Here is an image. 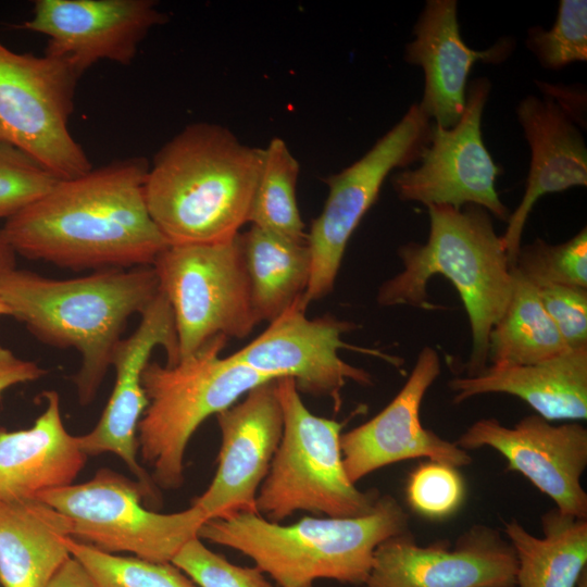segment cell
<instances>
[{
	"instance_id": "24",
	"label": "cell",
	"mask_w": 587,
	"mask_h": 587,
	"mask_svg": "<svg viewBox=\"0 0 587 587\" xmlns=\"http://www.w3.org/2000/svg\"><path fill=\"white\" fill-rule=\"evenodd\" d=\"M66 516L41 499L0 503V583L3 587H47L72 557Z\"/></svg>"
},
{
	"instance_id": "23",
	"label": "cell",
	"mask_w": 587,
	"mask_h": 587,
	"mask_svg": "<svg viewBox=\"0 0 587 587\" xmlns=\"http://www.w3.org/2000/svg\"><path fill=\"white\" fill-rule=\"evenodd\" d=\"M43 396L46 409L32 427H0V503L73 484L86 463L77 436L63 424L59 394Z\"/></svg>"
},
{
	"instance_id": "1",
	"label": "cell",
	"mask_w": 587,
	"mask_h": 587,
	"mask_svg": "<svg viewBox=\"0 0 587 587\" xmlns=\"http://www.w3.org/2000/svg\"><path fill=\"white\" fill-rule=\"evenodd\" d=\"M148 168L133 157L60 179L1 232L15 254L63 268L152 265L168 245L146 204Z\"/></svg>"
},
{
	"instance_id": "42",
	"label": "cell",
	"mask_w": 587,
	"mask_h": 587,
	"mask_svg": "<svg viewBox=\"0 0 587 587\" xmlns=\"http://www.w3.org/2000/svg\"><path fill=\"white\" fill-rule=\"evenodd\" d=\"M0 141H3L2 137H1V134H0Z\"/></svg>"
},
{
	"instance_id": "27",
	"label": "cell",
	"mask_w": 587,
	"mask_h": 587,
	"mask_svg": "<svg viewBox=\"0 0 587 587\" xmlns=\"http://www.w3.org/2000/svg\"><path fill=\"white\" fill-rule=\"evenodd\" d=\"M510 302L488 341L491 365L532 364L567 349L535 287L514 268Z\"/></svg>"
},
{
	"instance_id": "5",
	"label": "cell",
	"mask_w": 587,
	"mask_h": 587,
	"mask_svg": "<svg viewBox=\"0 0 587 587\" xmlns=\"http://www.w3.org/2000/svg\"><path fill=\"white\" fill-rule=\"evenodd\" d=\"M408 532L409 514L383 495L362 516H309L282 525L259 513H239L205 521L198 537L246 554L280 587H301L319 578L363 585L377 546Z\"/></svg>"
},
{
	"instance_id": "7",
	"label": "cell",
	"mask_w": 587,
	"mask_h": 587,
	"mask_svg": "<svg viewBox=\"0 0 587 587\" xmlns=\"http://www.w3.org/2000/svg\"><path fill=\"white\" fill-rule=\"evenodd\" d=\"M283 434L255 498L258 513L280 523L297 511L357 517L373 511L376 489L359 490L347 476L340 448L344 424L311 413L295 380L277 378Z\"/></svg>"
},
{
	"instance_id": "32",
	"label": "cell",
	"mask_w": 587,
	"mask_h": 587,
	"mask_svg": "<svg viewBox=\"0 0 587 587\" xmlns=\"http://www.w3.org/2000/svg\"><path fill=\"white\" fill-rule=\"evenodd\" d=\"M60 179L15 146L0 141V218H10Z\"/></svg>"
},
{
	"instance_id": "12",
	"label": "cell",
	"mask_w": 587,
	"mask_h": 587,
	"mask_svg": "<svg viewBox=\"0 0 587 587\" xmlns=\"http://www.w3.org/2000/svg\"><path fill=\"white\" fill-rule=\"evenodd\" d=\"M490 88L485 77L472 80L458 124L451 128L432 124L428 141L419 158L420 165L392 176L400 200L454 209L473 204L500 221H508L509 209L496 190L501 168L482 137V116Z\"/></svg>"
},
{
	"instance_id": "4",
	"label": "cell",
	"mask_w": 587,
	"mask_h": 587,
	"mask_svg": "<svg viewBox=\"0 0 587 587\" xmlns=\"http://www.w3.org/2000/svg\"><path fill=\"white\" fill-rule=\"evenodd\" d=\"M427 210V241H411L398 249L403 270L380 285L376 299L383 307L437 310L428 298V282L437 275L450 280L471 328L466 376H476L487 367L489 334L510 302L512 268L501 236L484 208L428 205Z\"/></svg>"
},
{
	"instance_id": "16",
	"label": "cell",
	"mask_w": 587,
	"mask_h": 587,
	"mask_svg": "<svg viewBox=\"0 0 587 587\" xmlns=\"http://www.w3.org/2000/svg\"><path fill=\"white\" fill-rule=\"evenodd\" d=\"M155 347L164 349L165 365L178 363L174 315L161 289L140 314L137 328L114 349L111 366L115 382L101 417L89 433L77 436L78 446L87 457L107 452L117 455L151 499L155 497L154 482L137 459V428L148 405L141 376Z\"/></svg>"
},
{
	"instance_id": "41",
	"label": "cell",
	"mask_w": 587,
	"mask_h": 587,
	"mask_svg": "<svg viewBox=\"0 0 587 587\" xmlns=\"http://www.w3.org/2000/svg\"><path fill=\"white\" fill-rule=\"evenodd\" d=\"M301 587H313V584H311V585H305V586H301Z\"/></svg>"
},
{
	"instance_id": "35",
	"label": "cell",
	"mask_w": 587,
	"mask_h": 587,
	"mask_svg": "<svg viewBox=\"0 0 587 587\" xmlns=\"http://www.w3.org/2000/svg\"><path fill=\"white\" fill-rule=\"evenodd\" d=\"M535 289L565 346L587 347V289L562 285Z\"/></svg>"
},
{
	"instance_id": "6",
	"label": "cell",
	"mask_w": 587,
	"mask_h": 587,
	"mask_svg": "<svg viewBox=\"0 0 587 587\" xmlns=\"http://www.w3.org/2000/svg\"><path fill=\"white\" fill-rule=\"evenodd\" d=\"M226 340L216 337L173 366L149 362L142 372L148 405L138 423V450L164 489L183 485L185 451L199 425L273 380L229 355L221 358Z\"/></svg>"
},
{
	"instance_id": "13",
	"label": "cell",
	"mask_w": 587,
	"mask_h": 587,
	"mask_svg": "<svg viewBox=\"0 0 587 587\" xmlns=\"http://www.w3.org/2000/svg\"><path fill=\"white\" fill-rule=\"evenodd\" d=\"M357 328L349 321L325 314L308 319L301 300L295 302L247 346L230 359L272 379L289 377L299 392L329 397L336 410L348 382L370 386L371 374L339 357L340 349L358 350L384 359L399 367L403 361L382 351L351 346L342 335Z\"/></svg>"
},
{
	"instance_id": "33",
	"label": "cell",
	"mask_w": 587,
	"mask_h": 587,
	"mask_svg": "<svg viewBox=\"0 0 587 587\" xmlns=\"http://www.w3.org/2000/svg\"><path fill=\"white\" fill-rule=\"evenodd\" d=\"M465 487L459 469L438 461L421 463L410 474L407 499L419 514L441 520L461 507Z\"/></svg>"
},
{
	"instance_id": "28",
	"label": "cell",
	"mask_w": 587,
	"mask_h": 587,
	"mask_svg": "<svg viewBox=\"0 0 587 587\" xmlns=\"http://www.w3.org/2000/svg\"><path fill=\"white\" fill-rule=\"evenodd\" d=\"M299 170V163L286 142L273 138L263 149L248 223L285 239L307 242L296 198Z\"/></svg>"
},
{
	"instance_id": "19",
	"label": "cell",
	"mask_w": 587,
	"mask_h": 587,
	"mask_svg": "<svg viewBox=\"0 0 587 587\" xmlns=\"http://www.w3.org/2000/svg\"><path fill=\"white\" fill-rule=\"evenodd\" d=\"M440 370L437 351L424 346L395 398L370 421L341 434L342 462L353 484L380 467L410 459L426 458L458 469L472 462L455 441L441 438L421 423L423 398Z\"/></svg>"
},
{
	"instance_id": "30",
	"label": "cell",
	"mask_w": 587,
	"mask_h": 587,
	"mask_svg": "<svg viewBox=\"0 0 587 587\" xmlns=\"http://www.w3.org/2000/svg\"><path fill=\"white\" fill-rule=\"evenodd\" d=\"M534 287L562 285L587 289V229L559 245L541 238L523 246L513 267Z\"/></svg>"
},
{
	"instance_id": "26",
	"label": "cell",
	"mask_w": 587,
	"mask_h": 587,
	"mask_svg": "<svg viewBox=\"0 0 587 587\" xmlns=\"http://www.w3.org/2000/svg\"><path fill=\"white\" fill-rule=\"evenodd\" d=\"M240 243L255 319L271 323L302 299L311 274L309 248L255 226L240 234Z\"/></svg>"
},
{
	"instance_id": "20",
	"label": "cell",
	"mask_w": 587,
	"mask_h": 587,
	"mask_svg": "<svg viewBox=\"0 0 587 587\" xmlns=\"http://www.w3.org/2000/svg\"><path fill=\"white\" fill-rule=\"evenodd\" d=\"M412 33L404 60L424 73L419 105L442 128L455 126L464 112L473 65L478 61L502 63L514 50L512 38H500L485 50L470 48L461 36L455 0H427Z\"/></svg>"
},
{
	"instance_id": "10",
	"label": "cell",
	"mask_w": 587,
	"mask_h": 587,
	"mask_svg": "<svg viewBox=\"0 0 587 587\" xmlns=\"http://www.w3.org/2000/svg\"><path fill=\"white\" fill-rule=\"evenodd\" d=\"M82 75L65 60L18 53L0 40V134L59 179L92 165L68 129Z\"/></svg>"
},
{
	"instance_id": "39",
	"label": "cell",
	"mask_w": 587,
	"mask_h": 587,
	"mask_svg": "<svg viewBox=\"0 0 587 587\" xmlns=\"http://www.w3.org/2000/svg\"><path fill=\"white\" fill-rule=\"evenodd\" d=\"M576 587H587V570H585L580 575Z\"/></svg>"
},
{
	"instance_id": "9",
	"label": "cell",
	"mask_w": 587,
	"mask_h": 587,
	"mask_svg": "<svg viewBox=\"0 0 587 587\" xmlns=\"http://www.w3.org/2000/svg\"><path fill=\"white\" fill-rule=\"evenodd\" d=\"M143 487L110 469H100L85 483L41 492L37 498L61 512L71 523L72 538L108 553L128 552L157 562H172L182 547L198 536L208 521L191 504L159 513L145 508Z\"/></svg>"
},
{
	"instance_id": "29",
	"label": "cell",
	"mask_w": 587,
	"mask_h": 587,
	"mask_svg": "<svg viewBox=\"0 0 587 587\" xmlns=\"http://www.w3.org/2000/svg\"><path fill=\"white\" fill-rule=\"evenodd\" d=\"M65 546L98 587H196L171 562L157 563L137 557L115 555L71 537L65 539Z\"/></svg>"
},
{
	"instance_id": "36",
	"label": "cell",
	"mask_w": 587,
	"mask_h": 587,
	"mask_svg": "<svg viewBox=\"0 0 587 587\" xmlns=\"http://www.w3.org/2000/svg\"><path fill=\"white\" fill-rule=\"evenodd\" d=\"M47 374L36 362L15 355L0 344V396L12 386L35 382Z\"/></svg>"
},
{
	"instance_id": "31",
	"label": "cell",
	"mask_w": 587,
	"mask_h": 587,
	"mask_svg": "<svg viewBox=\"0 0 587 587\" xmlns=\"http://www.w3.org/2000/svg\"><path fill=\"white\" fill-rule=\"evenodd\" d=\"M526 46L542 67L561 70L587 60V1L561 0L550 29L527 30Z\"/></svg>"
},
{
	"instance_id": "38",
	"label": "cell",
	"mask_w": 587,
	"mask_h": 587,
	"mask_svg": "<svg viewBox=\"0 0 587 587\" xmlns=\"http://www.w3.org/2000/svg\"><path fill=\"white\" fill-rule=\"evenodd\" d=\"M16 254L0 229V274L16 268Z\"/></svg>"
},
{
	"instance_id": "34",
	"label": "cell",
	"mask_w": 587,
	"mask_h": 587,
	"mask_svg": "<svg viewBox=\"0 0 587 587\" xmlns=\"http://www.w3.org/2000/svg\"><path fill=\"white\" fill-rule=\"evenodd\" d=\"M171 563L199 587H274L257 566L230 563L207 548L198 536L187 541Z\"/></svg>"
},
{
	"instance_id": "8",
	"label": "cell",
	"mask_w": 587,
	"mask_h": 587,
	"mask_svg": "<svg viewBox=\"0 0 587 587\" xmlns=\"http://www.w3.org/2000/svg\"><path fill=\"white\" fill-rule=\"evenodd\" d=\"M152 266L173 311L178 362L216 337L245 338L259 324L240 234L224 242L168 245Z\"/></svg>"
},
{
	"instance_id": "11",
	"label": "cell",
	"mask_w": 587,
	"mask_h": 587,
	"mask_svg": "<svg viewBox=\"0 0 587 587\" xmlns=\"http://www.w3.org/2000/svg\"><path fill=\"white\" fill-rule=\"evenodd\" d=\"M430 127V120L414 103L362 158L325 179V204L307 234L311 274L301 299L304 310L333 291L351 235L376 202L389 173L419 160Z\"/></svg>"
},
{
	"instance_id": "15",
	"label": "cell",
	"mask_w": 587,
	"mask_h": 587,
	"mask_svg": "<svg viewBox=\"0 0 587 587\" xmlns=\"http://www.w3.org/2000/svg\"><path fill=\"white\" fill-rule=\"evenodd\" d=\"M469 451L489 447L550 497L565 514L587 519V494L582 476L587 465V429L578 422L559 425L538 414L520 420L513 427L497 419H480L455 441Z\"/></svg>"
},
{
	"instance_id": "37",
	"label": "cell",
	"mask_w": 587,
	"mask_h": 587,
	"mask_svg": "<svg viewBox=\"0 0 587 587\" xmlns=\"http://www.w3.org/2000/svg\"><path fill=\"white\" fill-rule=\"evenodd\" d=\"M47 587H98L84 566L71 557Z\"/></svg>"
},
{
	"instance_id": "22",
	"label": "cell",
	"mask_w": 587,
	"mask_h": 587,
	"mask_svg": "<svg viewBox=\"0 0 587 587\" xmlns=\"http://www.w3.org/2000/svg\"><path fill=\"white\" fill-rule=\"evenodd\" d=\"M449 387L455 404L485 394H508L550 422L583 421L587 419V347L567 348L532 364H490L476 376L452 378Z\"/></svg>"
},
{
	"instance_id": "25",
	"label": "cell",
	"mask_w": 587,
	"mask_h": 587,
	"mask_svg": "<svg viewBox=\"0 0 587 587\" xmlns=\"http://www.w3.org/2000/svg\"><path fill=\"white\" fill-rule=\"evenodd\" d=\"M542 537L515 519L504 523V534L514 549L516 587H576L587 563V519L560 512L541 516Z\"/></svg>"
},
{
	"instance_id": "17",
	"label": "cell",
	"mask_w": 587,
	"mask_h": 587,
	"mask_svg": "<svg viewBox=\"0 0 587 587\" xmlns=\"http://www.w3.org/2000/svg\"><path fill=\"white\" fill-rule=\"evenodd\" d=\"M166 20L153 0H36L22 28L47 36L45 53L83 75L101 60L129 65L148 33Z\"/></svg>"
},
{
	"instance_id": "40",
	"label": "cell",
	"mask_w": 587,
	"mask_h": 587,
	"mask_svg": "<svg viewBox=\"0 0 587 587\" xmlns=\"http://www.w3.org/2000/svg\"><path fill=\"white\" fill-rule=\"evenodd\" d=\"M1 315H9L10 316V312H9L7 305L4 304V302H3V300H2V298L0 296V316Z\"/></svg>"
},
{
	"instance_id": "3",
	"label": "cell",
	"mask_w": 587,
	"mask_h": 587,
	"mask_svg": "<svg viewBox=\"0 0 587 587\" xmlns=\"http://www.w3.org/2000/svg\"><path fill=\"white\" fill-rule=\"evenodd\" d=\"M159 291L152 265L67 279L16 268L0 274V296L10 316L41 342L79 353L74 384L82 405L95 399L129 317L140 315Z\"/></svg>"
},
{
	"instance_id": "18",
	"label": "cell",
	"mask_w": 587,
	"mask_h": 587,
	"mask_svg": "<svg viewBox=\"0 0 587 587\" xmlns=\"http://www.w3.org/2000/svg\"><path fill=\"white\" fill-rule=\"evenodd\" d=\"M216 419L222 439L217 471L192 504L208 520L258 513L257 494L283 434L277 379L255 386Z\"/></svg>"
},
{
	"instance_id": "21",
	"label": "cell",
	"mask_w": 587,
	"mask_h": 587,
	"mask_svg": "<svg viewBox=\"0 0 587 587\" xmlns=\"http://www.w3.org/2000/svg\"><path fill=\"white\" fill-rule=\"evenodd\" d=\"M516 116L530 149V164L524 196L501 236L511 268L537 200L587 186V147L577 122L564 107L548 93L542 99L529 95L520 101Z\"/></svg>"
},
{
	"instance_id": "2",
	"label": "cell",
	"mask_w": 587,
	"mask_h": 587,
	"mask_svg": "<svg viewBox=\"0 0 587 587\" xmlns=\"http://www.w3.org/2000/svg\"><path fill=\"white\" fill-rule=\"evenodd\" d=\"M263 149L226 127L186 126L154 155L145 182L149 214L167 245L234 239L248 223Z\"/></svg>"
},
{
	"instance_id": "14",
	"label": "cell",
	"mask_w": 587,
	"mask_h": 587,
	"mask_svg": "<svg viewBox=\"0 0 587 587\" xmlns=\"http://www.w3.org/2000/svg\"><path fill=\"white\" fill-rule=\"evenodd\" d=\"M517 561L509 540L476 524L449 549L420 546L410 532L379 544L363 587H516Z\"/></svg>"
}]
</instances>
